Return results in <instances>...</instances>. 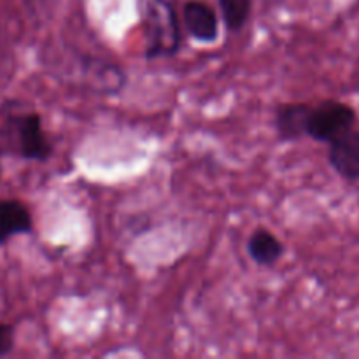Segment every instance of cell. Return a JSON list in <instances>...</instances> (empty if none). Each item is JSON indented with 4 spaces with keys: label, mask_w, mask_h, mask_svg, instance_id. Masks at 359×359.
<instances>
[{
    "label": "cell",
    "mask_w": 359,
    "mask_h": 359,
    "mask_svg": "<svg viewBox=\"0 0 359 359\" xmlns=\"http://www.w3.org/2000/svg\"><path fill=\"white\" fill-rule=\"evenodd\" d=\"M328 161L346 181H359V130H351L330 144Z\"/></svg>",
    "instance_id": "cell-5"
},
{
    "label": "cell",
    "mask_w": 359,
    "mask_h": 359,
    "mask_svg": "<svg viewBox=\"0 0 359 359\" xmlns=\"http://www.w3.org/2000/svg\"><path fill=\"white\" fill-rule=\"evenodd\" d=\"M224 27L230 32H241L249 21L252 0H219Z\"/></svg>",
    "instance_id": "cell-9"
},
{
    "label": "cell",
    "mask_w": 359,
    "mask_h": 359,
    "mask_svg": "<svg viewBox=\"0 0 359 359\" xmlns=\"http://www.w3.org/2000/svg\"><path fill=\"white\" fill-rule=\"evenodd\" d=\"M0 175H2V163H0Z\"/></svg>",
    "instance_id": "cell-11"
},
{
    "label": "cell",
    "mask_w": 359,
    "mask_h": 359,
    "mask_svg": "<svg viewBox=\"0 0 359 359\" xmlns=\"http://www.w3.org/2000/svg\"><path fill=\"white\" fill-rule=\"evenodd\" d=\"M146 35V60L174 58L182 46L181 21L174 0H137Z\"/></svg>",
    "instance_id": "cell-2"
},
{
    "label": "cell",
    "mask_w": 359,
    "mask_h": 359,
    "mask_svg": "<svg viewBox=\"0 0 359 359\" xmlns=\"http://www.w3.org/2000/svg\"><path fill=\"white\" fill-rule=\"evenodd\" d=\"M14 349V328L11 325H0V358L11 354Z\"/></svg>",
    "instance_id": "cell-10"
},
{
    "label": "cell",
    "mask_w": 359,
    "mask_h": 359,
    "mask_svg": "<svg viewBox=\"0 0 359 359\" xmlns=\"http://www.w3.org/2000/svg\"><path fill=\"white\" fill-rule=\"evenodd\" d=\"M34 231L30 210L18 200H0V245L16 235H28Z\"/></svg>",
    "instance_id": "cell-6"
},
{
    "label": "cell",
    "mask_w": 359,
    "mask_h": 359,
    "mask_svg": "<svg viewBox=\"0 0 359 359\" xmlns=\"http://www.w3.org/2000/svg\"><path fill=\"white\" fill-rule=\"evenodd\" d=\"M0 142L4 144L2 153H14L28 161H48L53 154L41 114L20 100L0 104Z\"/></svg>",
    "instance_id": "cell-1"
},
{
    "label": "cell",
    "mask_w": 359,
    "mask_h": 359,
    "mask_svg": "<svg viewBox=\"0 0 359 359\" xmlns=\"http://www.w3.org/2000/svg\"><path fill=\"white\" fill-rule=\"evenodd\" d=\"M248 252L259 266H273L284 255V244L266 228H258L249 237Z\"/></svg>",
    "instance_id": "cell-8"
},
{
    "label": "cell",
    "mask_w": 359,
    "mask_h": 359,
    "mask_svg": "<svg viewBox=\"0 0 359 359\" xmlns=\"http://www.w3.org/2000/svg\"><path fill=\"white\" fill-rule=\"evenodd\" d=\"M358 114L349 104L339 100H323L312 105L309 112L307 137L316 142L332 144L356 125Z\"/></svg>",
    "instance_id": "cell-3"
},
{
    "label": "cell",
    "mask_w": 359,
    "mask_h": 359,
    "mask_svg": "<svg viewBox=\"0 0 359 359\" xmlns=\"http://www.w3.org/2000/svg\"><path fill=\"white\" fill-rule=\"evenodd\" d=\"M182 23L189 37L203 44L216 42L219 37V20L216 11L202 0H188L182 6Z\"/></svg>",
    "instance_id": "cell-4"
},
{
    "label": "cell",
    "mask_w": 359,
    "mask_h": 359,
    "mask_svg": "<svg viewBox=\"0 0 359 359\" xmlns=\"http://www.w3.org/2000/svg\"><path fill=\"white\" fill-rule=\"evenodd\" d=\"M311 107L312 105L309 104H283L276 109L273 125L280 140H298L307 137Z\"/></svg>",
    "instance_id": "cell-7"
}]
</instances>
